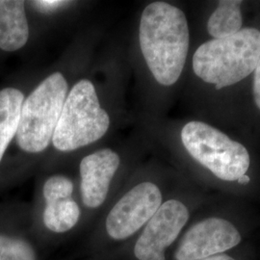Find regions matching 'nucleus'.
<instances>
[{
  "instance_id": "obj_8",
  "label": "nucleus",
  "mask_w": 260,
  "mask_h": 260,
  "mask_svg": "<svg viewBox=\"0 0 260 260\" xmlns=\"http://www.w3.org/2000/svg\"><path fill=\"white\" fill-rule=\"evenodd\" d=\"M241 234L222 218H207L192 225L181 237L175 260H202L238 246Z\"/></svg>"
},
{
  "instance_id": "obj_19",
  "label": "nucleus",
  "mask_w": 260,
  "mask_h": 260,
  "mask_svg": "<svg viewBox=\"0 0 260 260\" xmlns=\"http://www.w3.org/2000/svg\"><path fill=\"white\" fill-rule=\"evenodd\" d=\"M250 181H251V178H250L249 176H247V175L242 176V177H239L238 180H237V182H238L239 184H248Z\"/></svg>"
},
{
  "instance_id": "obj_17",
  "label": "nucleus",
  "mask_w": 260,
  "mask_h": 260,
  "mask_svg": "<svg viewBox=\"0 0 260 260\" xmlns=\"http://www.w3.org/2000/svg\"><path fill=\"white\" fill-rule=\"evenodd\" d=\"M65 3H67L65 1H58V0H42V1L34 2L35 6H37L38 8H40L41 10H46V11L56 9Z\"/></svg>"
},
{
  "instance_id": "obj_2",
  "label": "nucleus",
  "mask_w": 260,
  "mask_h": 260,
  "mask_svg": "<svg viewBox=\"0 0 260 260\" xmlns=\"http://www.w3.org/2000/svg\"><path fill=\"white\" fill-rule=\"evenodd\" d=\"M162 204V192L151 181H143L130 188L113 205L102 224L88 235L86 250L90 259H111L122 251Z\"/></svg>"
},
{
  "instance_id": "obj_15",
  "label": "nucleus",
  "mask_w": 260,
  "mask_h": 260,
  "mask_svg": "<svg viewBox=\"0 0 260 260\" xmlns=\"http://www.w3.org/2000/svg\"><path fill=\"white\" fill-rule=\"evenodd\" d=\"M74 191V182L69 177L62 175H54L48 177L42 189L44 201L73 198Z\"/></svg>"
},
{
  "instance_id": "obj_3",
  "label": "nucleus",
  "mask_w": 260,
  "mask_h": 260,
  "mask_svg": "<svg viewBox=\"0 0 260 260\" xmlns=\"http://www.w3.org/2000/svg\"><path fill=\"white\" fill-rule=\"evenodd\" d=\"M259 57V30L242 28L232 36L201 45L193 56V70L202 80L221 90L252 74Z\"/></svg>"
},
{
  "instance_id": "obj_16",
  "label": "nucleus",
  "mask_w": 260,
  "mask_h": 260,
  "mask_svg": "<svg viewBox=\"0 0 260 260\" xmlns=\"http://www.w3.org/2000/svg\"><path fill=\"white\" fill-rule=\"evenodd\" d=\"M253 100L257 108L260 110V57L257 65L253 72V83H252Z\"/></svg>"
},
{
  "instance_id": "obj_18",
  "label": "nucleus",
  "mask_w": 260,
  "mask_h": 260,
  "mask_svg": "<svg viewBox=\"0 0 260 260\" xmlns=\"http://www.w3.org/2000/svg\"><path fill=\"white\" fill-rule=\"evenodd\" d=\"M202 260H236L234 259L232 256L228 255V254H223V253H220V254H216L213 256H210V257H207L205 259Z\"/></svg>"
},
{
  "instance_id": "obj_10",
  "label": "nucleus",
  "mask_w": 260,
  "mask_h": 260,
  "mask_svg": "<svg viewBox=\"0 0 260 260\" xmlns=\"http://www.w3.org/2000/svg\"><path fill=\"white\" fill-rule=\"evenodd\" d=\"M82 218V211L74 198L45 201L41 217V234L43 244H56L75 232Z\"/></svg>"
},
{
  "instance_id": "obj_6",
  "label": "nucleus",
  "mask_w": 260,
  "mask_h": 260,
  "mask_svg": "<svg viewBox=\"0 0 260 260\" xmlns=\"http://www.w3.org/2000/svg\"><path fill=\"white\" fill-rule=\"evenodd\" d=\"M181 140L188 153L222 180L237 181L250 168L251 157L247 149L205 122L186 123L181 130Z\"/></svg>"
},
{
  "instance_id": "obj_11",
  "label": "nucleus",
  "mask_w": 260,
  "mask_h": 260,
  "mask_svg": "<svg viewBox=\"0 0 260 260\" xmlns=\"http://www.w3.org/2000/svg\"><path fill=\"white\" fill-rule=\"evenodd\" d=\"M24 1L0 0V48L15 51L27 43L29 27Z\"/></svg>"
},
{
  "instance_id": "obj_7",
  "label": "nucleus",
  "mask_w": 260,
  "mask_h": 260,
  "mask_svg": "<svg viewBox=\"0 0 260 260\" xmlns=\"http://www.w3.org/2000/svg\"><path fill=\"white\" fill-rule=\"evenodd\" d=\"M190 212L182 202L163 203L135 238L109 260H167L168 250L179 237Z\"/></svg>"
},
{
  "instance_id": "obj_14",
  "label": "nucleus",
  "mask_w": 260,
  "mask_h": 260,
  "mask_svg": "<svg viewBox=\"0 0 260 260\" xmlns=\"http://www.w3.org/2000/svg\"><path fill=\"white\" fill-rule=\"evenodd\" d=\"M0 260H41L35 243L25 236L0 233Z\"/></svg>"
},
{
  "instance_id": "obj_4",
  "label": "nucleus",
  "mask_w": 260,
  "mask_h": 260,
  "mask_svg": "<svg viewBox=\"0 0 260 260\" xmlns=\"http://www.w3.org/2000/svg\"><path fill=\"white\" fill-rule=\"evenodd\" d=\"M109 125V115L101 107L93 84L82 79L67 95L52 144L60 151H73L101 139Z\"/></svg>"
},
{
  "instance_id": "obj_1",
  "label": "nucleus",
  "mask_w": 260,
  "mask_h": 260,
  "mask_svg": "<svg viewBox=\"0 0 260 260\" xmlns=\"http://www.w3.org/2000/svg\"><path fill=\"white\" fill-rule=\"evenodd\" d=\"M139 40L146 63L158 83H176L185 65L190 42L184 13L162 1L149 4L141 17Z\"/></svg>"
},
{
  "instance_id": "obj_12",
  "label": "nucleus",
  "mask_w": 260,
  "mask_h": 260,
  "mask_svg": "<svg viewBox=\"0 0 260 260\" xmlns=\"http://www.w3.org/2000/svg\"><path fill=\"white\" fill-rule=\"evenodd\" d=\"M24 95L18 89L0 91V162L10 142L17 135Z\"/></svg>"
},
{
  "instance_id": "obj_13",
  "label": "nucleus",
  "mask_w": 260,
  "mask_h": 260,
  "mask_svg": "<svg viewBox=\"0 0 260 260\" xmlns=\"http://www.w3.org/2000/svg\"><path fill=\"white\" fill-rule=\"evenodd\" d=\"M242 1H219L217 9L207 21V32L213 39H223L232 36L242 29Z\"/></svg>"
},
{
  "instance_id": "obj_9",
  "label": "nucleus",
  "mask_w": 260,
  "mask_h": 260,
  "mask_svg": "<svg viewBox=\"0 0 260 260\" xmlns=\"http://www.w3.org/2000/svg\"><path fill=\"white\" fill-rule=\"evenodd\" d=\"M121 159L112 149H101L82 159L79 166L80 197L89 210H98L106 202Z\"/></svg>"
},
{
  "instance_id": "obj_5",
  "label": "nucleus",
  "mask_w": 260,
  "mask_h": 260,
  "mask_svg": "<svg viewBox=\"0 0 260 260\" xmlns=\"http://www.w3.org/2000/svg\"><path fill=\"white\" fill-rule=\"evenodd\" d=\"M68 83L61 73H54L39 84L24 100L17 132V143L25 152H42L52 141L63 109Z\"/></svg>"
}]
</instances>
